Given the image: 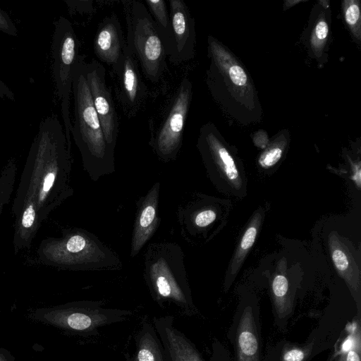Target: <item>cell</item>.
I'll return each instance as SVG.
<instances>
[{
  "label": "cell",
  "instance_id": "cell-1",
  "mask_svg": "<svg viewBox=\"0 0 361 361\" xmlns=\"http://www.w3.org/2000/svg\"><path fill=\"white\" fill-rule=\"evenodd\" d=\"M72 164L71 145L59 118L46 117L30 145L12 204L15 254L31 246L42 224L73 195Z\"/></svg>",
  "mask_w": 361,
  "mask_h": 361
},
{
  "label": "cell",
  "instance_id": "cell-2",
  "mask_svg": "<svg viewBox=\"0 0 361 361\" xmlns=\"http://www.w3.org/2000/svg\"><path fill=\"white\" fill-rule=\"evenodd\" d=\"M208 90L216 103L241 125L261 121L262 110L248 72L233 52L212 35L207 39Z\"/></svg>",
  "mask_w": 361,
  "mask_h": 361
},
{
  "label": "cell",
  "instance_id": "cell-3",
  "mask_svg": "<svg viewBox=\"0 0 361 361\" xmlns=\"http://www.w3.org/2000/svg\"><path fill=\"white\" fill-rule=\"evenodd\" d=\"M83 57L73 71V121L71 135L81 157L84 171L97 182L115 172V151L108 145L87 85Z\"/></svg>",
  "mask_w": 361,
  "mask_h": 361
},
{
  "label": "cell",
  "instance_id": "cell-4",
  "mask_svg": "<svg viewBox=\"0 0 361 361\" xmlns=\"http://www.w3.org/2000/svg\"><path fill=\"white\" fill-rule=\"evenodd\" d=\"M180 245L149 243L143 254V277L153 300L161 307L173 305L185 314L195 311Z\"/></svg>",
  "mask_w": 361,
  "mask_h": 361
},
{
  "label": "cell",
  "instance_id": "cell-5",
  "mask_svg": "<svg viewBox=\"0 0 361 361\" xmlns=\"http://www.w3.org/2000/svg\"><path fill=\"white\" fill-rule=\"evenodd\" d=\"M45 265L71 271H116L123 268L118 255L95 234L81 228H63L61 237L43 239L37 250Z\"/></svg>",
  "mask_w": 361,
  "mask_h": 361
},
{
  "label": "cell",
  "instance_id": "cell-6",
  "mask_svg": "<svg viewBox=\"0 0 361 361\" xmlns=\"http://www.w3.org/2000/svg\"><path fill=\"white\" fill-rule=\"evenodd\" d=\"M126 44L133 51L145 78L159 82L166 73V54L147 6L139 1H125Z\"/></svg>",
  "mask_w": 361,
  "mask_h": 361
},
{
  "label": "cell",
  "instance_id": "cell-7",
  "mask_svg": "<svg viewBox=\"0 0 361 361\" xmlns=\"http://www.w3.org/2000/svg\"><path fill=\"white\" fill-rule=\"evenodd\" d=\"M132 314L130 310L103 307L101 301L80 300L35 309L30 317L71 334L88 336Z\"/></svg>",
  "mask_w": 361,
  "mask_h": 361
},
{
  "label": "cell",
  "instance_id": "cell-8",
  "mask_svg": "<svg viewBox=\"0 0 361 361\" xmlns=\"http://www.w3.org/2000/svg\"><path fill=\"white\" fill-rule=\"evenodd\" d=\"M51 43L52 76L68 143L71 145V94L73 71L79 57V41L71 21L60 16L54 23Z\"/></svg>",
  "mask_w": 361,
  "mask_h": 361
},
{
  "label": "cell",
  "instance_id": "cell-9",
  "mask_svg": "<svg viewBox=\"0 0 361 361\" xmlns=\"http://www.w3.org/2000/svg\"><path fill=\"white\" fill-rule=\"evenodd\" d=\"M192 97V84L184 77L178 85L168 113L154 133L149 144L159 161H175L183 145L184 128Z\"/></svg>",
  "mask_w": 361,
  "mask_h": 361
},
{
  "label": "cell",
  "instance_id": "cell-10",
  "mask_svg": "<svg viewBox=\"0 0 361 361\" xmlns=\"http://www.w3.org/2000/svg\"><path fill=\"white\" fill-rule=\"evenodd\" d=\"M197 148L211 180L217 185L226 183L235 188L241 186V178L235 160L220 132L212 123L200 129Z\"/></svg>",
  "mask_w": 361,
  "mask_h": 361
},
{
  "label": "cell",
  "instance_id": "cell-11",
  "mask_svg": "<svg viewBox=\"0 0 361 361\" xmlns=\"http://www.w3.org/2000/svg\"><path fill=\"white\" fill-rule=\"evenodd\" d=\"M85 76L108 145L115 151L118 135V118L111 90L106 84L104 66L96 60L85 62Z\"/></svg>",
  "mask_w": 361,
  "mask_h": 361
},
{
  "label": "cell",
  "instance_id": "cell-12",
  "mask_svg": "<svg viewBox=\"0 0 361 361\" xmlns=\"http://www.w3.org/2000/svg\"><path fill=\"white\" fill-rule=\"evenodd\" d=\"M171 44L167 58L175 65L195 57V24L187 5L181 0H170Z\"/></svg>",
  "mask_w": 361,
  "mask_h": 361
},
{
  "label": "cell",
  "instance_id": "cell-13",
  "mask_svg": "<svg viewBox=\"0 0 361 361\" xmlns=\"http://www.w3.org/2000/svg\"><path fill=\"white\" fill-rule=\"evenodd\" d=\"M114 75L118 102L124 114L128 118L133 117L144 104L147 89L142 81L138 61L127 44L121 65Z\"/></svg>",
  "mask_w": 361,
  "mask_h": 361
},
{
  "label": "cell",
  "instance_id": "cell-14",
  "mask_svg": "<svg viewBox=\"0 0 361 361\" xmlns=\"http://www.w3.org/2000/svg\"><path fill=\"white\" fill-rule=\"evenodd\" d=\"M161 183L155 182L147 193L136 200L135 220L133 226L130 257H135L157 231L161 218L159 203Z\"/></svg>",
  "mask_w": 361,
  "mask_h": 361
},
{
  "label": "cell",
  "instance_id": "cell-15",
  "mask_svg": "<svg viewBox=\"0 0 361 361\" xmlns=\"http://www.w3.org/2000/svg\"><path fill=\"white\" fill-rule=\"evenodd\" d=\"M126 41L120 21L115 13L103 18L99 23L93 42L96 56L116 73L123 59Z\"/></svg>",
  "mask_w": 361,
  "mask_h": 361
},
{
  "label": "cell",
  "instance_id": "cell-16",
  "mask_svg": "<svg viewBox=\"0 0 361 361\" xmlns=\"http://www.w3.org/2000/svg\"><path fill=\"white\" fill-rule=\"evenodd\" d=\"M330 22L329 1H319L312 11L302 40L310 57L320 65L326 61Z\"/></svg>",
  "mask_w": 361,
  "mask_h": 361
},
{
  "label": "cell",
  "instance_id": "cell-17",
  "mask_svg": "<svg viewBox=\"0 0 361 361\" xmlns=\"http://www.w3.org/2000/svg\"><path fill=\"white\" fill-rule=\"evenodd\" d=\"M236 348L238 361H260L256 324L251 307H246L240 318Z\"/></svg>",
  "mask_w": 361,
  "mask_h": 361
},
{
  "label": "cell",
  "instance_id": "cell-18",
  "mask_svg": "<svg viewBox=\"0 0 361 361\" xmlns=\"http://www.w3.org/2000/svg\"><path fill=\"white\" fill-rule=\"evenodd\" d=\"M173 324L170 315L154 318L157 333L166 338L184 361H204L191 341Z\"/></svg>",
  "mask_w": 361,
  "mask_h": 361
},
{
  "label": "cell",
  "instance_id": "cell-19",
  "mask_svg": "<svg viewBox=\"0 0 361 361\" xmlns=\"http://www.w3.org/2000/svg\"><path fill=\"white\" fill-rule=\"evenodd\" d=\"M132 361H166L164 349L154 326L143 322L138 332Z\"/></svg>",
  "mask_w": 361,
  "mask_h": 361
},
{
  "label": "cell",
  "instance_id": "cell-20",
  "mask_svg": "<svg viewBox=\"0 0 361 361\" xmlns=\"http://www.w3.org/2000/svg\"><path fill=\"white\" fill-rule=\"evenodd\" d=\"M262 219V212L257 211L246 228L227 271L225 286L232 283L243 261L254 245Z\"/></svg>",
  "mask_w": 361,
  "mask_h": 361
},
{
  "label": "cell",
  "instance_id": "cell-21",
  "mask_svg": "<svg viewBox=\"0 0 361 361\" xmlns=\"http://www.w3.org/2000/svg\"><path fill=\"white\" fill-rule=\"evenodd\" d=\"M329 247L331 258L338 272L346 281L351 290L355 293H359L358 271L344 246L334 235H332L329 239Z\"/></svg>",
  "mask_w": 361,
  "mask_h": 361
},
{
  "label": "cell",
  "instance_id": "cell-22",
  "mask_svg": "<svg viewBox=\"0 0 361 361\" xmlns=\"http://www.w3.org/2000/svg\"><path fill=\"white\" fill-rule=\"evenodd\" d=\"M145 3L154 20L167 56L170 49L171 34L166 2L164 0H146Z\"/></svg>",
  "mask_w": 361,
  "mask_h": 361
},
{
  "label": "cell",
  "instance_id": "cell-23",
  "mask_svg": "<svg viewBox=\"0 0 361 361\" xmlns=\"http://www.w3.org/2000/svg\"><path fill=\"white\" fill-rule=\"evenodd\" d=\"M289 141L287 130H283L276 135L265 147L258 158V164L263 169H269L276 165L282 158Z\"/></svg>",
  "mask_w": 361,
  "mask_h": 361
},
{
  "label": "cell",
  "instance_id": "cell-24",
  "mask_svg": "<svg viewBox=\"0 0 361 361\" xmlns=\"http://www.w3.org/2000/svg\"><path fill=\"white\" fill-rule=\"evenodd\" d=\"M17 164L14 159H9L0 174V216L10 202L16 182Z\"/></svg>",
  "mask_w": 361,
  "mask_h": 361
},
{
  "label": "cell",
  "instance_id": "cell-25",
  "mask_svg": "<svg viewBox=\"0 0 361 361\" xmlns=\"http://www.w3.org/2000/svg\"><path fill=\"white\" fill-rule=\"evenodd\" d=\"M342 11L347 27L349 29L355 42L360 44L361 39V11L360 1H343Z\"/></svg>",
  "mask_w": 361,
  "mask_h": 361
},
{
  "label": "cell",
  "instance_id": "cell-26",
  "mask_svg": "<svg viewBox=\"0 0 361 361\" xmlns=\"http://www.w3.org/2000/svg\"><path fill=\"white\" fill-rule=\"evenodd\" d=\"M272 293L278 310H283L288 305V281L283 274H276L271 284Z\"/></svg>",
  "mask_w": 361,
  "mask_h": 361
},
{
  "label": "cell",
  "instance_id": "cell-27",
  "mask_svg": "<svg viewBox=\"0 0 361 361\" xmlns=\"http://www.w3.org/2000/svg\"><path fill=\"white\" fill-rule=\"evenodd\" d=\"M0 31L13 37H17L18 29L8 13L0 7Z\"/></svg>",
  "mask_w": 361,
  "mask_h": 361
},
{
  "label": "cell",
  "instance_id": "cell-28",
  "mask_svg": "<svg viewBox=\"0 0 361 361\" xmlns=\"http://www.w3.org/2000/svg\"><path fill=\"white\" fill-rule=\"evenodd\" d=\"M158 336L163 345L166 361H184L165 337L160 334Z\"/></svg>",
  "mask_w": 361,
  "mask_h": 361
},
{
  "label": "cell",
  "instance_id": "cell-29",
  "mask_svg": "<svg viewBox=\"0 0 361 361\" xmlns=\"http://www.w3.org/2000/svg\"><path fill=\"white\" fill-rule=\"evenodd\" d=\"M307 351L302 348H292L286 350L283 355V361H303Z\"/></svg>",
  "mask_w": 361,
  "mask_h": 361
},
{
  "label": "cell",
  "instance_id": "cell-30",
  "mask_svg": "<svg viewBox=\"0 0 361 361\" xmlns=\"http://www.w3.org/2000/svg\"><path fill=\"white\" fill-rule=\"evenodd\" d=\"M356 338H353V341H352L350 350L345 355V361H360V334Z\"/></svg>",
  "mask_w": 361,
  "mask_h": 361
},
{
  "label": "cell",
  "instance_id": "cell-31",
  "mask_svg": "<svg viewBox=\"0 0 361 361\" xmlns=\"http://www.w3.org/2000/svg\"><path fill=\"white\" fill-rule=\"evenodd\" d=\"M66 3L70 10L78 12L88 11L92 9V5L89 4V1H66Z\"/></svg>",
  "mask_w": 361,
  "mask_h": 361
},
{
  "label": "cell",
  "instance_id": "cell-32",
  "mask_svg": "<svg viewBox=\"0 0 361 361\" xmlns=\"http://www.w3.org/2000/svg\"><path fill=\"white\" fill-rule=\"evenodd\" d=\"M0 98L15 99V95L13 91L0 79Z\"/></svg>",
  "mask_w": 361,
  "mask_h": 361
},
{
  "label": "cell",
  "instance_id": "cell-33",
  "mask_svg": "<svg viewBox=\"0 0 361 361\" xmlns=\"http://www.w3.org/2000/svg\"><path fill=\"white\" fill-rule=\"evenodd\" d=\"M353 176L352 179L355 182L358 188H360V163L355 164L353 168Z\"/></svg>",
  "mask_w": 361,
  "mask_h": 361
},
{
  "label": "cell",
  "instance_id": "cell-34",
  "mask_svg": "<svg viewBox=\"0 0 361 361\" xmlns=\"http://www.w3.org/2000/svg\"><path fill=\"white\" fill-rule=\"evenodd\" d=\"M0 361H15V358L8 350L0 348Z\"/></svg>",
  "mask_w": 361,
  "mask_h": 361
},
{
  "label": "cell",
  "instance_id": "cell-35",
  "mask_svg": "<svg viewBox=\"0 0 361 361\" xmlns=\"http://www.w3.org/2000/svg\"><path fill=\"white\" fill-rule=\"evenodd\" d=\"M338 361H345V355H342Z\"/></svg>",
  "mask_w": 361,
  "mask_h": 361
}]
</instances>
